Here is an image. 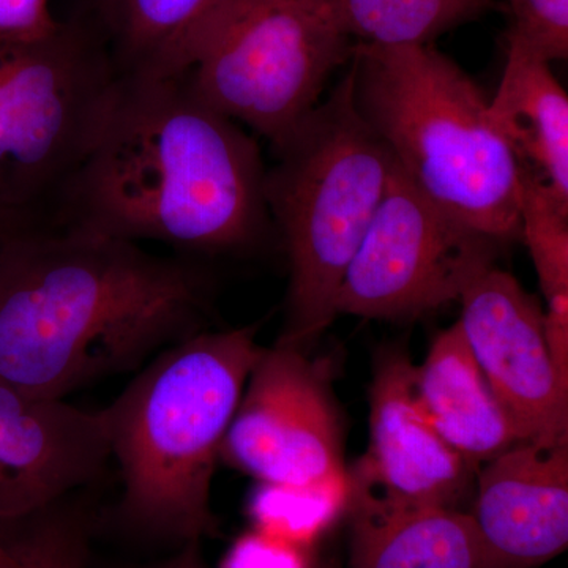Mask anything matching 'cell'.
Wrapping results in <instances>:
<instances>
[{
  "label": "cell",
  "mask_w": 568,
  "mask_h": 568,
  "mask_svg": "<svg viewBox=\"0 0 568 568\" xmlns=\"http://www.w3.org/2000/svg\"><path fill=\"white\" fill-rule=\"evenodd\" d=\"M203 276L178 257L69 226L0 242V377L39 398L148 364L203 331Z\"/></svg>",
  "instance_id": "6da1fadb"
},
{
  "label": "cell",
  "mask_w": 568,
  "mask_h": 568,
  "mask_svg": "<svg viewBox=\"0 0 568 568\" xmlns=\"http://www.w3.org/2000/svg\"><path fill=\"white\" fill-rule=\"evenodd\" d=\"M260 145L182 74L122 80L51 226L186 252L245 248L272 220Z\"/></svg>",
  "instance_id": "7a4b0ae2"
},
{
  "label": "cell",
  "mask_w": 568,
  "mask_h": 568,
  "mask_svg": "<svg viewBox=\"0 0 568 568\" xmlns=\"http://www.w3.org/2000/svg\"><path fill=\"white\" fill-rule=\"evenodd\" d=\"M353 103L394 162L433 203L500 244L521 239V162L488 100L432 44H355Z\"/></svg>",
  "instance_id": "3957f363"
},
{
  "label": "cell",
  "mask_w": 568,
  "mask_h": 568,
  "mask_svg": "<svg viewBox=\"0 0 568 568\" xmlns=\"http://www.w3.org/2000/svg\"><path fill=\"white\" fill-rule=\"evenodd\" d=\"M268 215L291 280L278 345L304 351L335 320V298L394 173V156L355 111L347 70L331 95L272 148Z\"/></svg>",
  "instance_id": "277c9868"
},
{
  "label": "cell",
  "mask_w": 568,
  "mask_h": 568,
  "mask_svg": "<svg viewBox=\"0 0 568 568\" xmlns=\"http://www.w3.org/2000/svg\"><path fill=\"white\" fill-rule=\"evenodd\" d=\"M256 334V325L197 332L141 366L103 409L130 507L205 518L224 436L263 355Z\"/></svg>",
  "instance_id": "5b68a950"
},
{
  "label": "cell",
  "mask_w": 568,
  "mask_h": 568,
  "mask_svg": "<svg viewBox=\"0 0 568 568\" xmlns=\"http://www.w3.org/2000/svg\"><path fill=\"white\" fill-rule=\"evenodd\" d=\"M106 48L65 17L32 41L0 40V220L51 226L121 91Z\"/></svg>",
  "instance_id": "8992f818"
},
{
  "label": "cell",
  "mask_w": 568,
  "mask_h": 568,
  "mask_svg": "<svg viewBox=\"0 0 568 568\" xmlns=\"http://www.w3.org/2000/svg\"><path fill=\"white\" fill-rule=\"evenodd\" d=\"M355 44L331 0H213L183 43L178 77L274 148L320 104Z\"/></svg>",
  "instance_id": "52a82bcc"
},
{
  "label": "cell",
  "mask_w": 568,
  "mask_h": 568,
  "mask_svg": "<svg viewBox=\"0 0 568 568\" xmlns=\"http://www.w3.org/2000/svg\"><path fill=\"white\" fill-rule=\"evenodd\" d=\"M500 245L433 203L395 163L336 294V315L413 320L458 302Z\"/></svg>",
  "instance_id": "ba28073f"
},
{
  "label": "cell",
  "mask_w": 568,
  "mask_h": 568,
  "mask_svg": "<svg viewBox=\"0 0 568 568\" xmlns=\"http://www.w3.org/2000/svg\"><path fill=\"white\" fill-rule=\"evenodd\" d=\"M220 458L261 484L310 485L345 474L324 365L295 347H264Z\"/></svg>",
  "instance_id": "9c48e42d"
},
{
  "label": "cell",
  "mask_w": 568,
  "mask_h": 568,
  "mask_svg": "<svg viewBox=\"0 0 568 568\" xmlns=\"http://www.w3.org/2000/svg\"><path fill=\"white\" fill-rule=\"evenodd\" d=\"M476 477L477 467L429 424L409 355L399 347L379 354L369 390L368 448L347 469L349 508H458Z\"/></svg>",
  "instance_id": "30bf717a"
},
{
  "label": "cell",
  "mask_w": 568,
  "mask_h": 568,
  "mask_svg": "<svg viewBox=\"0 0 568 568\" xmlns=\"http://www.w3.org/2000/svg\"><path fill=\"white\" fill-rule=\"evenodd\" d=\"M458 302L467 346L519 443H568V387L552 365L537 298L493 265Z\"/></svg>",
  "instance_id": "8fae6325"
},
{
  "label": "cell",
  "mask_w": 568,
  "mask_h": 568,
  "mask_svg": "<svg viewBox=\"0 0 568 568\" xmlns=\"http://www.w3.org/2000/svg\"><path fill=\"white\" fill-rule=\"evenodd\" d=\"M110 459L103 409L39 398L0 377V515L92 484Z\"/></svg>",
  "instance_id": "7c38bea8"
},
{
  "label": "cell",
  "mask_w": 568,
  "mask_h": 568,
  "mask_svg": "<svg viewBox=\"0 0 568 568\" xmlns=\"http://www.w3.org/2000/svg\"><path fill=\"white\" fill-rule=\"evenodd\" d=\"M480 568H536L568 545V443H518L477 469Z\"/></svg>",
  "instance_id": "4fadbf2b"
},
{
  "label": "cell",
  "mask_w": 568,
  "mask_h": 568,
  "mask_svg": "<svg viewBox=\"0 0 568 568\" xmlns=\"http://www.w3.org/2000/svg\"><path fill=\"white\" fill-rule=\"evenodd\" d=\"M416 392L437 435L477 469L519 443L458 323L436 336L416 366Z\"/></svg>",
  "instance_id": "5bb4252c"
},
{
  "label": "cell",
  "mask_w": 568,
  "mask_h": 568,
  "mask_svg": "<svg viewBox=\"0 0 568 568\" xmlns=\"http://www.w3.org/2000/svg\"><path fill=\"white\" fill-rule=\"evenodd\" d=\"M488 118L519 162L568 212V97L549 63L507 43V63Z\"/></svg>",
  "instance_id": "9a60e30c"
},
{
  "label": "cell",
  "mask_w": 568,
  "mask_h": 568,
  "mask_svg": "<svg viewBox=\"0 0 568 568\" xmlns=\"http://www.w3.org/2000/svg\"><path fill=\"white\" fill-rule=\"evenodd\" d=\"M351 568H480L476 526L447 507L349 508Z\"/></svg>",
  "instance_id": "2e32d148"
},
{
  "label": "cell",
  "mask_w": 568,
  "mask_h": 568,
  "mask_svg": "<svg viewBox=\"0 0 568 568\" xmlns=\"http://www.w3.org/2000/svg\"><path fill=\"white\" fill-rule=\"evenodd\" d=\"M213 0H74L67 17L106 48L121 80L178 77L186 37Z\"/></svg>",
  "instance_id": "e0dca14e"
},
{
  "label": "cell",
  "mask_w": 568,
  "mask_h": 568,
  "mask_svg": "<svg viewBox=\"0 0 568 568\" xmlns=\"http://www.w3.org/2000/svg\"><path fill=\"white\" fill-rule=\"evenodd\" d=\"M339 26L355 43L432 44L444 33L496 9L495 0H331Z\"/></svg>",
  "instance_id": "ac0fdd59"
},
{
  "label": "cell",
  "mask_w": 568,
  "mask_h": 568,
  "mask_svg": "<svg viewBox=\"0 0 568 568\" xmlns=\"http://www.w3.org/2000/svg\"><path fill=\"white\" fill-rule=\"evenodd\" d=\"M349 500L346 470L317 484H261L250 510L265 536L301 548L312 544L347 510Z\"/></svg>",
  "instance_id": "d6986e66"
},
{
  "label": "cell",
  "mask_w": 568,
  "mask_h": 568,
  "mask_svg": "<svg viewBox=\"0 0 568 568\" xmlns=\"http://www.w3.org/2000/svg\"><path fill=\"white\" fill-rule=\"evenodd\" d=\"M521 239L547 301L545 320L568 321V212L521 164Z\"/></svg>",
  "instance_id": "ffe728a7"
},
{
  "label": "cell",
  "mask_w": 568,
  "mask_h": 568,
  "mask_svg": "<svg viewBox=\"0 0 568 568\" xmlns=\"http://www.w3.org/2000/svg\"><path fill=\"white\" fill-rule=\"evenodd\" d=\"M507 43L517 44L540 61L568 58V0H510Z\"/></svg>",
  "instance_id": "44dd1931"
},
{
  "label": "cell",
  "mask_w": 568,
  "mask_h": 568,
  "mask_svg": "<svg viewBox=\"0 0 568 568\" xmlns=\"http://www.w3.org/2000/svg\"><path fill=\"white\" fill-rule=\"evenodd\" d=\"M51 0H0V40L32 41L58 28Z\"/></svg>",
  "instance_id": "7402d4cb"
},
{
  "label": "cell",
  "mask_w": 568,
  "mask_h": 568,
  "mask_svg": "<svg viewBox=\"0 0 568 568\" xmlns=\"http://www.w3.org/2000/svg\"><path fill=\"white\" fill-rule=\"evenodd\" d=\"M223 568H305L298 548L261 532L242 538Z\"/></svg>",
  "instance_id": "603a6c76"
},
{
  "label": "cell",
  "mask_w": 568,
  "mask_h": 568,
  "mask_svg": "<svg viewBox=\"0 0 568 568\" xmlns=\"http://www.w3.org/2000/svg\"><path fill=\"white\" fill-rule=\"evenodd\" d=\"M10 233H11V227L9 226V224H7L6 222H2V220H0V242H2L3 239H6V235L10 234Z\"/></svg>",
  "instance_id": "cb8c5ba5"
},
{
  "label": "cell",
  "mask_w": 568,
  "mask_h": 568,
  "mask_svg": "<svg viewBox=\"0 0 568 568\" xmlns=\"http://www.w3.org/2000/svg\"><path fill=\"white\" fill-rule=\"evenodd\" d=\"M0 568H13L11 560L7 558V556H3L2 552H0Z\"/></svg>",
  "instance_id": "d4e9b609"
}]
</instances>
